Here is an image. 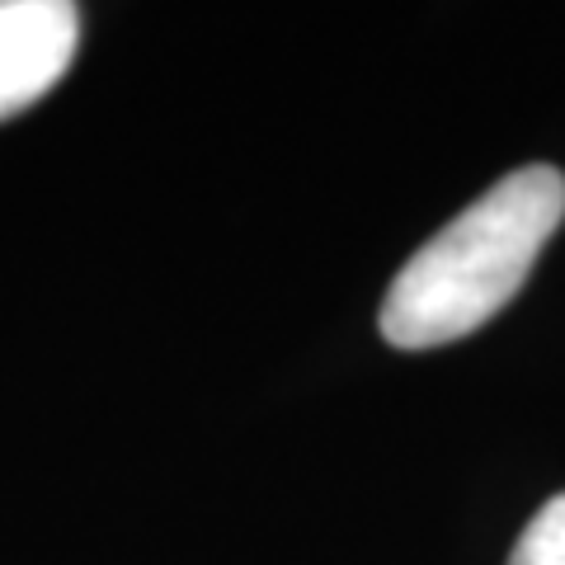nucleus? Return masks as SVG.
Masks as SVG:
<instances>
[{
	"mask_svg": "<svg viewBox=\"0 0 565 565\" xmlns=\"http://www.w3.org/2000/svg\"><path fill=\"white\" fill-rule=\"evenodd\" d=\"M561 222L565 174L552 166L509 170L405 259L382 302V340L396 349L467 340L519 297Z\"/></svg>",
	"mask_w": 565,
	"mask_h": 565,
	"instance_id": "1",
	"label": "nucleus"
},
{
	"mask_svg": "<svg viewBox=\"0 0 565 565\" xmlns=\"http://www.w3.org/2000/svg\"><path fill=\"white\" fill-rule=\"evenodd\" d=\"M81 14L66 0H0V118L24 114L66 76Z\"/></svg>",
	"mask_w": 565,
	"mask_h": 565,
	"instance_id": "2",
	"label": "nucleus"
},
{
	"mask_svg": "<svg viewBox=\"0 0 565 565\" xmlns=\"http://www.w3.org/2000/svg\"><path fill=\"white\" fill-rule=\"evenodd\" d=\"M509 565H565V494L537 509V519L523 527Z\"/></svg>",
	"mask_w": 565,
	"mask_h": 565,
	"instance_id": "3",
	"label": "nucleus"
}]
</instances>
